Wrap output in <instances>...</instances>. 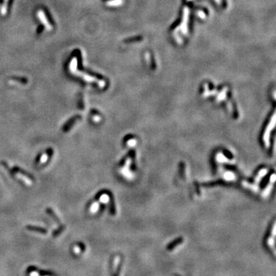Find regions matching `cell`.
I'll return each instance as SVG.
<instances>
[{
	"mask_svg": "<svg viewBox=\"0 0 276 276\" xmlns=\"http://www.w3.org/2000/svg\"><path fill=\"white\" fill-rule=\"evenodd\" d=\"M73 75L79 76V77H81L84 80L86 81H88V82H96L98 85H99V86H100V87H101L105 86V81H104L98 80L97 78H94V77H92V76L91 75H87V74L84 73V72H81V71H78L77 70H76V71L73 73Z\"/></svg>",
	"mask_w": 276,
	"mask_h": 276,
	"instance_id": "6da1fadb",
	"label": "cell"
},
{
	"mask_svg": "<svg viewBox=\"0 0 276 276\" xmlns=\"http://www.w3.org/2000/svg\"><path fill=\"white\" fill-rule=\"evenodd\" d=\"M189 9L187 7H185L183 9V22L181 23L180 28L181 29V32L183 35H187L188 33V18H189Z\"/></svg>",
	"mask_w": 276,
	"mask_h": 276,
	"instance_id": "7a4b0ae2",
	"label": "cell"
},
{
	"mask_svg": "<svg viewBox=\"0 0 276 276\" xmlns=\"http://www.w3.org/2000/svg\"><path fill=\"white\" fill-rule=\"evenodd\" d=\"M37 16L39 17V19L41 21V22L45 25V27L48 31H50V30L52 29V26L51 25V23L48 22V18L46 17L45 14L44 12V11L42 10H39L38 12H37Z\"/></svg>",
	"mask_w": 276,
	"mask_h": 276,
	"instance_id": "3957f363",
	"label": "cell"
},
{
	"mask_svg": "<svg viewBox=\"0 0 276 276\" xmlns=\"http://www.w3.org/2000/svg\"><path fill=\"white\" fill-rule=\"evenodd\" d=\"M80 119H81V116H75V117H71V118L70 119V120H69V121H68L65 124H64V127H63V130H64V132L68 131V130L71 128V127L75 123L76 121H78V120H80Z\"/></svg>",
	"mask_w": 276,
	"mask_h": 276,
	"instance_id": "277c9868",
	"label": "cell"
},
{
	"mask_svg": "<svg viewBox=\"0 0 276 276\" xmlns=\"http://www.w3.org/2000/svg\"><path fill=\"white\" fill-rule=\"evenodd\" d=\"M77 67H78V59L77 58H73L69 64V70L73 74L77 70Z\"/></svg>",
	"mask_w": 276,
	"mask_h": 276,
	"instance_id": "5b68a950",
	"label": "cell"
},
{
	"mask_svg": "<svg viewBox=\"0 0 276 276\" xmlns=\"http://www.w3.org/2000/svg\"><path fill=\"white\" fill-rule=\"evenodd\" d=\"M124 3L123 0H110L108 2H107L106 4L108 6L111 7H117V6H121Z\"/></svg>",
	"mask_w": 276,
	"mask_h": 276,
	"instance_id": "8992f818",
	"label": "cell"
},
{
	"mask_svg": "<svg viewBox=\"0 0 276 276\" xmlns=\"http://www.w3.org/2000/svg\"><path fill=\"white\" fill-rule=\"evenodd\" d=\"M52 153V149H49L47 153H45V154H43V155L41 156V159H40V161H39V163H40V164L44 163L45 162L46 160H47V159H48V156L51 155Z\"/></svg>",
	"mask_w": 276,
	"mask_h": 276,
	"instance_id": "52a82bcc",
	"label": "cell"
},
{
	"mask_svg": "<svg viewBox=\"0 0 276 276\" xmlns=\"http://www.w3.org/2000/svg\"><path fill=\"white\" fill-rule=\"evenodd\" d=\"M9 0H4V2L2 4V6L1 8V14L2 16H5L7 13V5H8Z\"/></svg>",
	"mask_w": 276,
	"mask_h": 276,
	"instance_id": "ba28073f",
	"label": "cell"
},
{
	"mask_svg": "<svg viewBox=\"0 0 276 276\" xmlns=\"http://www.w3.org/2000/svg\"><path fill=\"white\" fill-rule=\"evenodd\" d=\"M28 229L32 231H39V232H41V233H46L45 229H44L37 228V227H34V226H28Z\"/></svg>",
	"mask_w": 276,
	"mask_h": 276,
	"instance_id": "9c48e42d",
	"label": "cell"
},
{
	"mask_svg": "<svg viewBox=\"0 0 276 276\" xmlns=\"http://www.w3.org/2000/svg\"><path fill=\"white\" fill-rule=\"evenodd\" d=\"M197 16H198L200 18H202V19H204V18H205V13L202 11H198V12H197Z\"/></svg>",
	"mask_w": 276,
	"mask_h": 276,
	"instance_id": "30bf717a",
	"label": "cell"
},
{
	"mask_svg": "<svg viewBox=\"0 0 276 276\" xmlns=\"http://www.w3.org/2000/svg\"><path fill=\"white\" fill-rule=\"evenodd\" d=\"M145 58H146V62L148 63V64H151V59H150V55H149V53H146Z\"/></svg>",
	"mask_w": 276,
	"mask_h": 276,
	"instance_id": "8fae6325",
	"label": "cell"
},
{
	"mask_svg": "<svg viewBox=\"0 0 276 276\" xmlns=\"http://www.w3.org/2000/svg\"><path fill=\"white\" fill-rule=\"evenodd\" d=\"M215 1L216 2L217 4L220 5V4H221V3H222V1H221V0H215Z\"/></svg>",
	"mask_w": 276,
	"mask_h": 276,
	"instance_id": "7c38bea8",
	"label": "cell"
},
{
	"mask_svg": "<svg viewBox=\"0 0 276 276\" xmlns=\"http://www.w3.org/2000/svg\"><path fill=\"white\" fill-rule=\"evenodd\" d=\"M187 1H193V0H187Z\"/></svg>",
	"mask_w": 276,
	"mask_h": 276,
	"instance_id": "4fadbf2b",
	"label": "cell"
}]
</instances>
